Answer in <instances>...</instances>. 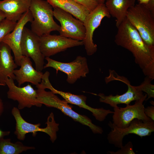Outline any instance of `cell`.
I'll use <instances>...</instances> for the list:
<instances>
[{
	"instance_id": "12",
	"label": "cell",
	"mask_w": 154,
	"mask_h": 154,
	"mask_svg": "<svg viewBox=\"0 0 154 154\" xmlns=\"http://www.w3.org/2000/svg\"><path fill=\"white\" fill-rule=\"evenodd\" d=\"M6 83L9 88L7 93L8 98L18 102L19 110L33 106L38 107L42 106L37 100V90L31 84H28L22 87L18 86L15 84L14 80L9 78H7Z\"/></svg>"
},
{
	"instance_id": "33",
	"label": "cell",
	"mask_w": 154,
	"mask_h": 154,
	"mask_svg": "<svg viewBox=\"0 0 154 154\" xmlns=\"http://www.w3.org/2000/svg\"><path fill=\"white\" fill-rule=\"evenodd\" d=\"M97 1L99 4L105 3L106 0H94Z\"/></svg>"
},
{
	"instance_id": "24",
	"label": "cell",
	"mask_w": 154,
	"mask_h": 154,
	"mask_svg": "<svg viewBox=\"0 0 154 154\" xmlns=\"http://www.w3.org/2000/svg\"><path fill=\"white\" fill-rule=\"evenodd\" d=\"M152 80L149 77L146 76L144 80L137 87L139 90L146 93L147 96L146 100L154 98V85L151 83Z\"/></svg>"
},
{
	"instance_id": "30",
	"label": "cell",
	"mask_w": 154,
	"mask_h": 154,
	"mask_svg": "<svg viewBox=\"0 0 154 154\" xmlns=\"http://www.w3.org/2000/svg\"><path fill=\"white\" fill-rule=\"evenodd\" d=\"M4 107L3 103L2 100L0 98V116H1L3 112Z\"/></svg>"
},
{
	"instance_id": "3",
	"label": "cell",
	"mask_w": 154,
	"mask_h": 154,
	"mask_svg": "<svg viewBox=\"0 0 154 154\" xmlns=\"http://www.w3.org/2000/svg\"><path fill=\"white\" fill-rule=\"evenodd\" d=\"M126 18L147 45L154 46V14L144 5H135L128 10Z\"/></svg>"
},
{
	"instance_id": "5",
	"label": "cell",
	"mask_w": 154,
	"mask_h": 154,
	"mask_svg": "<svg viewBox=\"0 0 154 154\" xmlns=\"http://www.w3.org/2000/svg\"><path fill=\"white\" fill-rule=\"evenodd\" d=\"M11 113L16 122L14 133L20 140H24L26 135L28 133H32L33 136L35 137L38 131L42 132L47 134L53 143L56 139V132L58 130L59 124L56 122L52 113H51L48 116L46 123L47 126L44 128L39 127L40 125V123L34 124L26 121L21 116L19 110L18 108L14 107L12 110Z\"/></svg>"
},
{
	"instance_id": "29",
	"label": "cell",
	"mask_w": 154,
	"mask_h": 154,
	"mask_svg": "<svg viewBox=\"0 0 154 154\" xmlns=\"http://www.w3.org/2000/svg\"><path fill=\"white\" fill-rule=\"evenodd\" d=\"M10 133L9 131H3L0 130V139L3 138L5 136L9 135Z\"/></svg>"
},
{
	"instance_id": "25",
	"label": "cell",
	"mask_w": 154,
	"mask_h": 154,
	"mask_svg": "<svg viewBox=\"0 0 154 154\" xmlns=\"http://www.w3.org/2000/svg\"><path fill=\"white\" fill-rule=\"evenodd\" d=\"M133 145L131 141L128 142L124 146H122L120 149L116 152L108 151L110 154H134Z\"/></svg>"
},
{
	"instance_id": "15",
	"label": "cell",
	"mask_w": 154,
	"mask_h": 154,
	"mask_svg": "<svg viewBox=\"0 0 154 154\" xmlns=\"http://www.w3.org/2000/svg\"><path fill=\"white\" fill-rule=\"evenodd\" d=\"M33 19L32 14L29 10L24 13L17 22V24L13 29L3 39V42L8 45L13 51L14 61L18 66H20L21 61L23 56L21 48V42L23 30L25 25Z\"/></svg>"
},
{
	"instance_id": "32",
	"label": "cell",
	"mask_w": 154,
	"mask_h": 154,
	"mask_svg": "<svg viewBox=\"0 0 154 154\" xmlns=\"http://www.w3.org/2000/svg\"><path fill=\"white\" fill-rule=\"evenodd\" d=\"M150 0H138L139 3L143 4L146 5L147 4Z\"/></svg>"
},
{
	"instance_id": "17",
	"label": "cell",
	"mask_w": 154,
	"mask_h": 154,
	"mask_svg": "<svg viewBox=\"0 0 154 154\" xmlns=\"http://www.w3.org/2000/svg\"><path fill=\"white\" fill-rule=\"evenodd\" d=\"M20 68L13 72L15 80L20 86L23 83L29 82L37 86L40 83L43 73L37 71L32 66L30 58L23 56L21 61Z\"/></svg>"
},
{
	"instance_id": "19",
	"label": "cell",
	"mask_w": 154,
	"mask_h": 154,
	"mask_svg": "<svg viewBox=\"0 0 154 154\" xmlns=\"http://www.w3.org/2000/svg\"><path fill=\"white\" fill-rule=\"evenodd\" d=\"M31 0H0V10L6 18L17 22L29 10Z\"/></svg>"
},
{
	"instance_id": "34",
	"label": "cell",
	"mask_w": 154,
	"mask_h": 154,
	"mask_svg": "<svg viewBox=\"0 0 154 154\" xmlns=\"http://www.w3.org/2000/svg\"><path fill=\"white\" fill-rule=\"evenodd\" d=\"M150 103L152 105V106H154V102L153 101H151L150 102Z\"/></svg>"
},
{
	"instance_id": "2",
	"label": "cell",
	"mask_w": 154,
	"mask_h": 154,
	"mask_svg": "<svg viewBox=\"0 0 154 154\" xmlns=\"http://www.w3.org/2000/svg\"><path fill=\"white\" fill-rule=\"evenodd\" d=\"M52 6L46 0H31L29 10L33 19L31 30L39 37L59 31L60 26L53 19Z\"/></svg>"
},
{
	"instance_id": "28",
	"label": "cell",
	"mask_w": 154,
	"mask_h": 154,
	"mask_svg": "<svg viewBox=\"0 0 154 154\" xmlns=\"http://www.w3.org/2000/svg\"><path fill=\"white\" fill-rule=\"evenodd\" d=\"M144 5L154 14V0H150L147 4Z\"/></svg>"
},
{
	"instance_id": "11",
	"label": "cell",
	"mask_w": 154,
	"mask_h": 154,
	"mask_svg": "<svg viewBox=\"0 0 154 154\" xmlns=\"http://www.w3.org/2000/svg\"><path fill=\"white\" fill-rule=\"evenodd\" d=\"M54 16L60 23L58 32L63 36L78 40H83L85 35L84 23L72 15L58 8H54Z\"/></svg>"
},
{
	"instance_id": "7",
	"label": "cell",
	"mask_w": 154,
	"mask_h": 154,
	"mask_svg": "<svg viewBox=\"0 0 154 154\" xmlns=\"http://www.w3.org/2000/svg\"><path fill=\"white\" fill-rule=\"evenodd\" d=\"M106 78L108 82L117 80L124 83L127 85V90L125 93L121 95L106 96L103 93H99L98 95L100 102L108 104L114 108L120 104L129 105L131 102L139 100L144 95L143 92L139 89L137 86L132 85L127 78L119 76L114 70L109 71V75Z\"/></svg>"
},
{
	"instance_id": "1",
	"label": "cell",
	"mask_w": 154,
	"mask_h": 154,
	"mask_svg": "<svg viewBox=\"0 0 154 154\" xmlns=\"http://www.w3.org/2000/svg\"><path fill=\"white\" fill-rule=\"evenodd\" d=\"M117 28L115 43L131 52L135 63L144 75L152 80H154V46L145 44L137 31L126 18Z\"/></svg>"
},
{
	"instance_id": "22",
	"label": "cell",
	"mask_w": 154,
	"mask_h": 154,
	"mask_svg": "<svg viewBox=\"0 0 154 154\" xmlns=\"http://www.w3.org/2000/svg\"><path fill=\"white\" fill-rule=\"evenodd\" d=\"M35 149L33 147L24 145L21 142L12 143L10 139H0V154H19L23 151Z\"/></svg>"
},
{
	"instance_id": "9",
	"label": "cell",
	"mask_w": 154,
	"mask_h": 154,
	"mask_svg": "<svg viewBox=\"0 0 154 154\" xmlns=\"http://www.w3.org/2000/svg\"><path fill=\"white\" fill-rule=\"evenodd\" d=\"M147 97L145 94L141 99L135 101L133 105H127L124 108L118 106L114 108L112 123L118 128H124L128 127L135 119L145 121H152L144 112L143 103Z\"/></svg>"
},
{
	"instance_id": "27",
	"label": "cell",
	"mask_w": 154,
	"mask_h": 154,
	"mask_svg": "<svg viewBox=\"0 0 154 154\" xmlns=\"http://www.w3.org/2000/svg\"><path fill=\"white\" fill-rule=\"evenodd\" d=\"M144 112L145 115L154 121V106H151L144 108Z\"/></svg>"
},
{
	"instance_id": "26",
	"label": "cell",
	"mask_w": 154,
	"mask_h": 154,
	"mask_svg": "<svg viewBox=\"0 0 154 154\" xmlns=\"http://www.w3.org/2000/svg\"><path fill=\"white\" fill-rule=\"evenodd\" d=\"M85 7L90 12L94 9L99 3L94 0H72Z\"/></svg>"
},
{
	"instance_id": "20",
	"label": "cell",
	"mask_w": 154,
	"mask_h": 154,
	"mask_svg": "<svg viewBox=\"0 0 154 154\" xmlns=\"http://www.w3.org/2000/svg\"><path fill=\"white\" fill-rule=\"evenodd\" d=\"M53 8H58L71 14L83 23L90 12L85 7L72 0H46Z\"/></svg>"
},
{
	"instance_id": "31",
	"label": "cell",
	"mask_w": 154,
	"mask_h": 154,
	"mask_svg": "<svg viewBox=\"0 0 154 154\" xmlns=\"http://www.w3.org/2000/svg\"><path fill=\"white\" fill-rule=\"evenodd\" d=\"M5 18L6 16L5 13L0 10V22Z\"/></svg>"
},
{
	"instance_id": "4",
	"label": "cell",
	"mask_w": 154,
	"mask_h": 154,
	"mask_svg": "<svg viewBox=\"0 0 154 154\" xmlns=\"http://www.w3.org/2000/svg\"><path fill=\"white\" fill-rule=\"evenodd\" d=\"M38 102L49 107L56 108L74 121L88 127L94 133L102 134V129L93 124L91 119L86 116L80 115L72 109L65 100H60L55 94L45 89L38 88L37 90Z\"/></svg>"
},
{
	"instance_id": "16",
	"label": "cell",
	"mask_w": 154,
	"mask_h": 154,
	"mask_svg": "<svg viewBox=\"0 0 154 154\" xmlns=\"http://www.w3.org/2000/svg\"><path fill=\"white\" fill-rule=\"evenodd\" d=\"M51 91L55 94L61 96L68 103L77 105L90 111L98 121H104L108 115L113 113V111L110 110H106L103 108H94L86 104L87 98L84 95H77L59 91L53 87L52 88Z\"/></svg>"
},
{
	"instance_id": "13",
	"label": "cell",
	"mask_w": 154,
	"mask_h": 154,
	"mask_svg": "<svg viewBox=\"0 0 154 154\" xmlns=\"http://www.w3.org/2000/svg\"><path fill=\"white\" fill-rule=\"evenodd\" d=\"M21 48L23 56L32 59L35 69L41 72L44 69L45 57L40 50L39 37L25 27L23 30Z\"/></svg>"
},
{
	"instance_id": "35",
	"label": "cell",
	"mask_w": 154,
	"mask_h": 154,
	"mask_svg": "<svg viewBox=\"0 0 154 154\" xmlns=\"http://www.w3.org/2000/svg\"></svg>"
},
{
	"instance_id": "23",
	"label": "cell",
	"mask_w": 154,
	"mask_h": 154,
	"mask_svg": "<svg viewBox=\"0 0 154 154\" xmlns=\"http://www.w3.org/2000/svg\"><path fill=\"white\" fill-rule=\"evenodd\" d=\"M17 23L6 18L0 22V44L4 37L13 30Z\"/></svg>"
},
{
	"instance_id": "14",
	"label": "cell",
	"mask_w": 154,
	"mask_h": 154,
	"mask_svg": "<svg viewBox=\"0 0 154 154\" xmlns=\"http://www.w3.org/2000/svg\"><path fill=\"white\" fill-rule=\"evenodd\" d=\"M41 52L44 57H50L68 48L83 45L78 40L62 36L50 34L39 37Z\"/></svg>"
},
{
	"instance_id": "6",
	"label": "cell",
	"mask_w": 154,
	"mask_h": 154,
	"mask_svg": "<svg viewBox=\"0 0 154 154\" xmlns=\"http://www.w3.org/2000/svg\"><path fill=\"white\" fill-rule=\"evenodd\" d=\"M108 124L111 129L107 135L108 141L119 148L123 146V139L126 135L133 134L142 138L151 135L154 131V121L152 120L145 121L135 119L124 128H118L110 121Z\"/></svg>"
},
{
	"instance_id": "8",
	"label": "cell",
	"mask_w": 154,
	"mask_h": 154,
	"mask_svg": "<svg viewBox=\"0 0 154 154\" xmlns=\"http://www.w3.org/2000/svg\"><path fill=\"white\" fill-rule=\"evenodd\" d=\"M47 63L44 68L51 67L57 72L60 71L67 75L66 81L70 84L74 83L81 78H84L89 73L87 60L85 57L77 56L73 61L68 63L53 60L50 57H45Z\"/></svg>"
},
{
	"instance_id": "21",
	"label": "cell",
	"mask_w": 154,
	"mask_h": 154,
	"mask_svg": "<svg viewBox=\"0 0 154 154\" xmlns=\"http://www.w3.org/2000/svg\"><path fill=\"white\" fill-rule=\"evenodd\" d=\"M136 0H106L105 4L111 16L116 19L117 28L126 18L129 9L135 4Z\"/></svg>"
},
{
	"instance_id": "18",
	"label": "cell",
	"mask_w": 154,
	"mask_h": 154,
	"mask_svg": "<svg viewBox=\"0 0 154 154\" xmlns=\"http://www.w3.org/2000/svg\"><path fill=\"white\" fill-rule=\"evenodd\" d=\"M11 49L3 42L0 44V86L6 85L8 78L15 80L13 72L18 66L13 59Z\"/></svg>"
},
{
	"instance_id": "10",
	"label": "cell",
	"mask_w": 154,
	"mask_h": 154,
	"mask_svg": "<svg viewBox=\"0 0 154 154\" xmlns=\"http://www.w3.org/2000/svg\"><path fill=\"white\" fill-rule=\"evenodd\" d=\"M110 17L104 3L99 4L86 17L84 23L85 29V35L82 41L88 56L94 54L97 50V45L94 43L93 40L94 31L100 25L104 18H110Z\"/></svg>"
}]
</instances>
